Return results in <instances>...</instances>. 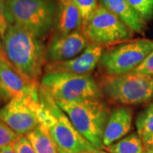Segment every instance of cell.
<instances>
[{"instance_id": "9a60e30c", "label": "cell", "mask_w": 153, "mask_h": 153, "mask_svg": "<svg viewBox=\"0 0 153 153\" xmlns=\"http://www.w3.org/2000/svg\"><path fill=\"white\" fill-rule=\"evenodd\" d=\"M100 4L111 11L133 33L145 31L146 22L132 8L128 0H100Z\"/></svg>"}, {"instance_id": "4fadbf2b", "label": "cell", "mask_w": 153, "mask_h": 153, "mask_svg": "<svg viewBox=\"0 0 153 153\" xmlns=\"http://www.w3.org/2000/svg\"><path fill=\"white\" fill-rule=\"evenodd\" d=\"M133 111L127 106H120L111 111L105 128L103 145L109 146L127 135L132 128Z\"/></svg>"}, {"instance_id": "1f68e13d", "label": "cell", "mask_w": 153, "mask_h": 153, "mask_svg": "<svg viewBox=\"0 0 153 153\" xmlns=\"http://www.w3.org/2000/svg\"><path fill=\"white\" fill-rule=\"evenodd\" d=\"M78 153H91V152H78Z\"/></svg>"}, {"instance_id": "4dcf8cb0", "label": "cell", "mask_w": 153, "mask_h": 153, "mask_svg": "<svg viewBox=\"0 0 153 153\" xmlns=\"http://www.w3.org/2000/svg\"><path fill=\"white\" fill-rule=\"evenodd\" d=\"M0 50H4L3 49V45H2V42L0 41Z\"/></svg>"}, {"instance_id": "3957f363", "label": "cell", "mask_w": 153, "mask_h": 153, "mask_svg": "<svg viewBox=\"0 0 153 153\" xmlns=\"http://www.w3.org/2000/svg\"><path fill=\"white\" fill-rule=\"evenodd\" d=\"M57 4L54 0H5V16L9 25L19 26L43 40L55 28Z\"/></svg>"}, {"instance_id": "ffe728a7", "label": "cell", "mask_w": 153, "mask_h": 153, "mask_svg": "<svg viewBox=\"0 0 153 153\" xmlns=\"http://www.w3.org/2000/svg\"><path fill=\"white\" fill-rule=\"evenodd\" d=\"M128 2L146 22L153 17V0H128Z\"/></svg>"}, {"instance_id": "ba28073f", "label": "cell", "mask_w": 153, "mask_h": 153, "mask_svg": "<svg viewBox=\"0 0 153 153\" xmlns=\"http://www.w3.org/2000/svg\"><path fill=\"white\" fill-rule=\"evenodd\" d=\"M81 30L90 43L102 47L122 44L133 37L131 30L111 11L100 4Z\"/></svg>"}, {"instance_id": "8fae6325", "label": "cell", "mask_w": 153, "mask_h": 153, "mask_svg": "<svg viewBox=\"0 0 153 153\" xmlns=\"http://www.w3.org/2000/svg\"><path fill=\"white\" fill-rule=\"evenodd\" d=\"M103 47L90 44L82 53L71 60L60 62H48L44 67L45 73L63 71L78 75H90L100 61Z\"/></svg>"}, {"instance_id": "2e32d148", "label": "cell", "mask_w": 153, "mask_h": 153, "mask_svg": "<svg viewBox=\"0 0 153 153\" xmlns=\"http://www.w3.org/2000/svg\"><path fill=\"white\" fill-rule=\"evenodd\" d=\"M36 153H59L56 144L46 126L40 123L26 134Z\"/></svg>"}, {"instance_id": "5b68a950", "label": "cell", "mask_w": 153, "mask_h": 153, "mask_svg": "<svg viewBox=\"0 0 153 153\" xmlns=\"http://www.w3.org/2000/svg\"><path fill=\"white\" fill-rule=\"evenodd\" d=\"M102 96L123 105H140L153 100V76L128 72L106 75L99 82Z\"/></svg>"}, {"instance_id": "ac0fdd59", "label": "cell", "mask_w": 153, "mask_h": 153, "mask_svg": "<svg viewBox=\"0 0 153 153\" xmlns=\"http://www.w3.org/2000/svg\"><path fill=\"white\" fill-rule=\"evenodd\" d=\"M137 134L141 139L153 134V103L141 111L136 118Z\"/></svg>"}, {"instance_id": "603a6c76", "label": "cell", "mask_w": 153, "mask_h": 153, "mask_svg": "<svg viewBox=\"0 0 153 153\" xmlns=\"http://www.w3.org/2000/svg\"><path fill=\"white\" fill-rule=\"evenodd\" d=\"M134 72L153 76V51L134 71Z\"/></svg>"}, {"instance_id": "83f0119b", "label": "cell", "mask_w": 153, "mask_h": 153, "mask_svg": "<svg viewBox=\"0 0 153 153\" xmlns=\"http://www.w3.org/2000/svg\"><path fill=\"white\" fill-rule=\"evenodd\" d=\"M0 63H6V64H11L10 60H8L7 56L4 50H0Z\"/></svg>"}, {"instance_id": "277c9868", "label": "cell", "mask_w": 153, "mask_h": 153, "mask_svg": "<svg viewBox=\"0 0 153 153\" xmlns=\"http://www.w3.org/2000/svg\"><path fill=\"white\" fill-rule=\"evenodd\" d=\"M77 131L96 149H103V136L111 111L101 98L79 102L56 101Z\"/></svg>"}, {"instance_id": "d4e9b609", "label": "cell", "mask_w": 153, "mask_h": 153, "mask_svg": "<svg viewBox=\"0 0 153 153\" xmlns=\"http://www.w3.org/2000/svg\"><path fill=\"white\" fill-rule=\"evenodd\" d=\"M143 145L146 149H151L153 150V134L151 135L145 137L142 139Z\"/></svg>"}, {"instance_id": "e0dca14e", "label": "cell", "mask_w": 153, "mask_h": 153, "mask_svg": "<svg viewBox=\"0 0 153 153\" xmlns=\"http://www.w3.org/2000/svg\"><path fill=\"white\" fill-rule=\"evenodd\" d=\"M105 149L110 153H144L145 151L142 139L137 133L123 137Z\"/></svg>"}, {"instance_id": "cb8c5ba5", "label": "cell", "mask_w": 153, "mask_h": 153, "mask_svg": "<svg viewBox=\"0 0 153 153\" xmlns=\"http://www.w3.org/2000/svg\"><path fill=\"white\" fill-rule=\"evenodd\" d=\"M4 3H5V0H0V37L1 38H4L6 31L10 26L5 16Z\"/></svg>"}, {"instance_id": "8992f818", "label": "cell", "mask_w": 153, "mask_h": 153, "mask_svg": "<svg viewBox=\"0 0 153 153\" xmlns=\"http://www.w3.org/2000/svg\"><path fill=\"white\" fill-rule=\"evenodd\" d=\"M39 86L55 101L79 102L89 99L102 98L99 82L91 74L48 72L42 76Z\"/></svg>"}, {"instance_id": "f1b7e54d", "label": "cell", "mask_w": 153, "mask_h": 153, "mask_svg": "<svg viewBox=\"0 0 153 153\" xmlns=\"http://www.w3.org/2000/svg\"><path fill=\"white\" fill-rule=\"evenodd\" d=\"M91 153H110L108 152H105V151H102V149H95L94 151L91 152Z\"/></svg>"}, {"instance_id": "7a4b0ae2", "label": "cell", "mask_w": 153, "mask_h": 153, "mask_svg": "<svg viewBox=\"0 0 153 153\" xmlns=\"http://www.w3.org/2000/svg\"><path fill=\"white\" fill-rule=\"evenodd\" d=\"M39 96L43 110L39 115L40 123L49 129L59 153L93 152L96 148L75 128L56 101L39 86Z\"/></svg>"}, {"instance_id": "6da1fadb", "label": "cell", "mask_w": 153, "mask_h": 153, "mask_svg": "<svg viewBox=\"0 0 153 153\" xmlns=\"http://www.w3.org/2000/svg\"><path fill=\"white\" fill-rule=\"evenodd\" d=\"M2 45L14 68L27 81L38 84L48 61L43 40L19 26L10 25Z\"/></svg>"}, {"instance_id": "7402d4cb", "label": "cell", "mask_w": 153, "mask_h": 153, "mask_svg": "<svg viewBox=\"0 0 153 153\" xmlns=\"http://www.w3.org/2000/svg\"><path fill=\"white\" fill-rule=\"evenodd\" d=\"M16 153H36L26 135H21L11 144Z\"/></svg>"}, {"instance_id": "484cf974", "label": "cell", "mask_w": 153, "mask_h": 153, "mask_svg": "<svg viewBox=\"0 0 153 153\" xmlns=\"http://www.w3.org/2000/svg\"><path fill=\"white\" fill-rule=\"evenodd\" d=\"M10 100V96L8 95V94L6 92L5 88H4L2 82L0 81V102L4 101V100Z\"/></svg>"}, {"instance_id": "d6986e66", "label": "cell", "mask_w": 153, "mask_h": 153, "mask_svg": "<svg viewBox=\"0 0 153 153\" xmlns=\"http://www.w3.org/2000/svg\"><path fill=\"white\" fill-rule=\"evenodd\" d=\"M81 14L82 26L85 25L97 10L99 4L97 0H72Z\"/></svg>"}, {"instance_id": "f546056e", "label": "cell", "mask_w": 153, "mask_h": 153, "mask_svg": "<svg viewBox=\"0 0 153 153\" xmlns=\"http://www.w3.org/2000/svg\"><path fill=\"white\" fill-rule=\"evenodd\" d=\"M144 153H153V150H151V149H146V148H145Z\"/></svg>"}, {"instance_id": "4316f807", "label": "cell", "mask_w": 153, "mask_h": 153, "mask_svg": "<svg viewBox=\"0 0 153 153\" xmlns=\"http://www.w3.org/2000/svg\"><path fill=\"white\" fill-rule=\"evenodd\" d=\"M0 153H16L12 147V145H7L4 146H0Z\"/></svg>"}, {"instance_id": "52a82bcc", "label": "cell", "mask_w": 153, "mask_h": 153, "mask_svg": "<svg viewBox=\"0 0 153 153\" xmlns=\"http://www.w3.org/2000/svg\"><path fill=\"white\" fill-rule=\"evenodd\" d=\"M152 51L153 40H128L104 50L100 64L106 75L128 73L134 71Z\"/></svg>"}, {"instance_id": "7c38bea8", "label": "cell", "mask_w": 153, "mask_h": 153, "mask_svg": "<svg viewBox=\"0 0 153 153\" xmlns=\"http://www.w3.org/2000/svg\"><path fill=\"white\" fill-rule=\"evenodd\" d=\"M0 81L10 98L39 99V85L29 82L11 64L0 63Z\"/></svg>"}, {"instance_id": "30bf717a", "label": "cell", "mask_w": 153, "mask_h": 153, "mask_svg": "<svg viewBox=\"0 0 153 153\" xmlns=\"http://www.w3.org/2000/svg\"><path fill=\"white\" fill-rule=\"evenodd\" d=\"M90 44L82 30L68 34L55 33L46 48L48 62L71 60L79 55Z\"/></svg>"}, {"instance_id": "5bb4252c", "label": "cell", "mask_w": 153, "mask_h": 153, "mask_svg": "<svg viewBox=\"0 0 153 153\" xmlns=\"http://www.w3.org/2000/svg\"><path fill=\"white\" fill-rule=\"evenodd\" d=\"M55 29L56 33L68 34L81 30L82 19L72 0H59L57 3Z\"/></svg>"}, {"instance_id": "9c48e42d", "label": "cell", "mask_w": 153, "mask_h": 153, "mask_svg": "<svg viewBox=\"0 0 153 153\" xmlns=\"http://www.w3.org/2000/svg\"><path fill=\"white\" fill-rule=\"evenodd\" d=\"M42 110L40 98H12L0 109V121L18 135H26L40 124Z\"/></svg>"}, {"instance_id": "44dd1931", "label": "cell", "mask_w": 153, "mask_h": 153, "mask_svg": "<svg viewBox=\"0 0 153 153\" xmlns=\"http://www.w3.org/2000/svg\"><path fill=\"white\" fill-rule=\"evenodd\" d=\"M20 135L14 132L9 126L0 121V146L10 145Z\"/></svg>"}]
</instances>
